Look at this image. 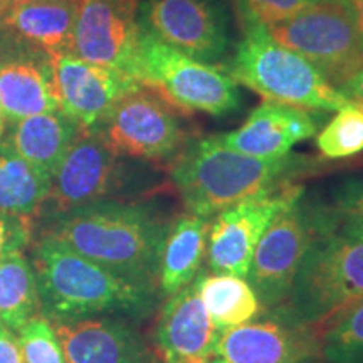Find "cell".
Masks as SVG:
<instances>
[{
    "instance_id": "1",
    "label": "cell",
    "mask_w": 363,
    "mask_h": 363,
    "mask_svg": "<svg viewBox=\"0 0 363 363\" xmlns=\"http://www.w3.org/2000/svg\"><path fill=\"white\" fill-rule=\"evenodd\" d=\"M170 224L150 203L106 199L54 214L44 234L121 278L158 288Z\"/></svg>"
},
{
    "instance_id": "2",
    "label": "cell",
    "mask_w": 363,
    "mask_h": 363,
    "mask_svg": "<svg viewBox=\"0 0 363 363\" xmlns=\"http://www.w3.org/2000/svg\"><path fill=\"white\" fill-rule=\"evenodd\" d=\"M40 315L54 325L99 316L143 321L160 306V289L135 283L62 246L51 235L35 240L30 257Z\"/></svg>"
},
{
    "instance_id": "3",
    "label": "cell",
    "mask_w": 363,
    "mask_h": 363,
    "mask_svg": "<svg viewBox=\"0 0 363 363\" xmlns=\"http://www.w3.org/2000/svg\"><path fill=\"white\" fill-rule=\"evenodd\" d=\"M311 169L308 157L261 160L227 148L216 135L189 140L172 162L170 179L189 214L211 219L247 199L294 185Z\"/></svg>"
},
{
    "instance_id": "4",
    "label": "cell",
    "mask_w": 363,
    "mask_h": 363,
    "mask_svg": "<svg viewBox=\"0 0 363 363\" xmlns=\"http://www.w3.org/2000/svg\"><path fill=\"white\" fill-rule=\"evenodd\" d=\"M363 299V229L335 222L315 235L284 305L272 313L321 333Z\"/></svg>"
},
{
    "instance_id": "5",
    "label": "cell",
    "mask_w": 363,
    "mask_h": 363,
    "mask_svg": "<svg viewBox=\"0 0 363 363\" xmlns=\"http://www.w3.org/2000/svg\"><path fill=\"white\" fill-rule=\"evenodd\" d=\"M239 16L244 35L224 66L229 78L261 94L266 101L301 110L338 111L350 103L306 59L276 43L242 2Z\"/></svg>"
},
{
    "instance_id": "6",
    "label": "cell",
    "mask_w": 363,
    "mask_h": 363,
    "mask_svg": "<svg viewBox=\"0 0 363 363\" xmlns=\"http://www.w3.org/2000/svg\"><path fill=\"white\" fill-rule=\"evenodd\" d=\"M133 76L185 115L224 116L240 106L239 86L224 71L177 51L143 29Z\"/></svg>"
},
{
    "instance_id": "7",
    "label": "cell",
    "mask_w": 363,
    "mask_h": 363,
    "mask_svg": "<svg viewBox=\"0 0 363 363\" xmlns=\"http://www.w3.org/2000/svg\"><path fill=\"white\" fill-rule=\"evenodd\" d=\"M338 222L333 207L308 199L305 192L272 219L257 242L246 276L262 310L284 305L294 276L315 235Z\"/></svg>"
},
{
    "instance_id": "8",
    "label": "cell",
    "mask_w": 363,
    "mask_h": 363,
    "mask_svg": "<svg viewBox=\"0 0 363 363\" xmlns=\"http://www.w3.org/2000/svg\"><path fill=\"white\" fill-rule=\"evenodd\" d=\"M266 29L338 91L363 69V39L343 0H326Z\"/></svg>"
},
{
    "instance_id": "9",
    "label": "cell",
    "mask_w": 363,
    "mask_h": 363,
    "mask_svg": "<svg viewBox=\"0 0 363 363\" xmlns=\"http://www.w3.org/2000/svg\"><path fill=\"white\" fill-rule=\"evenodd\" d=\"M94 130L121 157L145 162H174L190 140L180 111L143 86L118 99Z\"/></svg>"
},
{
    "instance_id": "10",
    "label": "cell",
    "mask_w": 363,
    "mask_h": 363,
    "mask_svg": "<svg viewBox=\"0 0 363 363\" xmlns=\"http://www.w3.org/2000/svg\"><path fill=\"white\" fill-rule=\"evenodd\" d=\"M131 180L123 157L96 130H81L51 175L52 216L123 192Z\"/></svg>"
},
{
    "instance_id": "11",
    "label": "cell",
    "mask_w": 363,
    "mask_h": 363,
    "mask_svg": "<svg viewBox=\"0 0 363 363\" xmlns=\"http://www.w3.org/2000/svg\"><path fill=\"white\" fill-rule=\"evenodd\" d=\"M138 21L153 38L207 65L229 51V17L220 0H142Z\"/></svg>"
},
{
    "instance_id": "12",
    "label": "cell",
    "mask_w": 363,
    "mask_h": 363,
    "mask_svg": "<svg viewBox=\"0 0 363 363\" xmlns=\"http://www.w3.org/2000/svg\"><path fill=\"white\" fill-rule=\"evenodd\" d=\"M305 192L301 185H289L266 195L247 199L216 214L208 222L206 259L214 274L246 278L254 251L272 219Z\"/></svg>"
},
{
    "instance_id": "13",
    "label": "cell",
    "mask_w": 363,
    "mask_h": 363,
    "mask_svg": "<svg viewBox=\"0 0 363 363\" xmlns=\"http://www.w3.org/2000/svg\"><path fill=\"white\" fill-rule=\"evenodd\" d=\"M138 12L140 0H79L71 54L133 76Z\"/></svg>"
},
{
    "instance_id": "14",
    "label": "cell",
    "mask_w": 363,
    "mask_h": 363,
    "mask_svg": "<svg viewBox=\"0 0 363 363\" xmlns=\"http://www.w3.org/2000/svg\"><path fill=\"white\" fill-rule=\"evenodd\" d=\"M57 110L52 56L0 30V111L6 123Z\"/></svg>"
},
{
    "instance_id": "15",
    "label": "cell",
    "mask_w": 363,
    "mask_h": 363,
    "mask_svg": "<svg viewBox=\"0 0 363 363\" xmlns=\"http://www.w3.org/2000/svg\"><path fill=\"white\" fill-rule=\"evenodd\" d=\"M52 69L61 110L81 130L96 128L118 99L142 88L133 76L93 65L71 52L54 54Z\"/></svg>"
},
{
    "instance_id": "16",
    "label": "cell",
    "mask_w": 363,
    "mask_h": 363,
    "mask_svg": "<svg viewBox=\"0 0 363 363\" xmlns=\"http://www.w3.org/2000/svg\"><path fill=\"white\" fill-rule=\"evenodd\" d=\"M321 355V333L271 313L220 331L214 357L225 363H299Z\"/></svg>"
},
{
    "instance_id": "17",
    "label": "cell",
    "mask_w": 363,
    "mask_h": 363,
    "mask_svg": "<svg viewBox=\"0 0 363 363\" xmlns=\"http://www.w3.org/2000/svg\"><path fill=\"white\" fill-rule=\"evenodd\" d=\"M54 328L66 363H163L155 347L125 318H89Z\"/></svg>"
},
{
    "instance_id": "18",
    "label": "cell",
    "mask_w": 363,
    "mask_h": 363,
    "mask_svg": "<svg viewBox=\"0 0 363 363\" xmlns=\"http://www.w3.org/2000/svg\"><path fill=\"white\" fill-rule=\"evenodd\" d=\"M220 331L192 283L163 303L153 331V347L163 363H207L214 358Z\"/></svg>"
},
{
    "instance_id": "19",
    "label": "cell",
    "mask_w": 363,
    "mask_h": 363,
    "mask_svg": "<svg viewBox=\"0 0 363 363\" xmlns=\"http://www.w3.org/2000/svg\"><path fill=\"white\" fill-rule=\"evenodd\" d=\"M316 133L318 126L306 110L264 101L247 116L240 128L217 136L227 148L244 155L276 160L289 155L294 145Z\"/></svg>"
},
{
    "instance_id": "20",
    "label": "cell",
    "mask_w": 363,
    "mask_h": 363,
    "mask_svg": "<svg viewBox=\"0 0 363 363\" xmlns=\"http://www.w3.org/2000/svg\"><path fill=\"white\" fill-rule=\"evenodd\" d=\"M79 0L12 4L0 16V30L49 56L71 52Z\"/></svg>"
},
{
    "instance_id": "21",
    "label": "cell",
    "mask_w": 363,
    "mask_h": 363,
    "mask_svg": "<svg viewBox=\"0 0 363 363\" xmlns=\"http://www.w3.org/2000/svg\"><path fill=\"white\" fill-rule=\"evenodd\" d=\"M208 222L207 217L189 212L172 220L158 272V289L163 296H172L192 284L201 272L207 251Z\"/></svg>"
},
{
    "instance_id": "22",
    "label": "cell",
    "mask_w": 363,
    "mask_h": 363,
    "mask_svg": "<svg viewBox=\"0 0 363 363\" xmlns=\"http://www.w3.org/2000/svg\"><path fill=\"white\" fill-rule=\"evenodd\" d=\"M79 131L72 118L57 110L16 121L6 140L22 158L52 175Z\"/></svg>"
},
{
    "instance_id": "23",
    "label": "cell",
    "mask_w": 363,
    "mask_h": 363,
    "mask_svg": "<svg viewBox=\"0 0 363 363\" xmlns=\"http://www.w3.org/2000/svg\"><path fill=\"white\" fill-rule=\"evenodd\" d=\"M51 175L38 169L7 140L0 142V211L33 219L48 201Z\"/></svg>"
},
{
    "instance_id": "24",
    "label": "cell",
    "mask_w": 363,
    "mask_h": 363,
    "mask_svg": "<svg viewBox=\"0 0 363 363\" xmlns=\"http://www.w3.org/2000/svg\"><path fill=\"white\" fill-rule=\"evenodd\" d=\"M194 284L203 306L219 330L249 323L262 311L259 298L244 278L233 274L199 272Z\"/></svg>"
},
{
    "instance_id": "25",
    "label": "cell",
    "mask_w": 363,
    "mask_h": 363,
    "mask_svg": "<svg viewBox=\"0 0 363 363\" xmlns=\"http://www.w3.org/2000/svg\"><path fill=\"white\" fill-rule=\"evenodd\" d=\"M40 310L38 281L29 259L16 252L0 261V323L19 330Z\"/></svg>"
},
{
    "instance_id": "26",
    "label": "cell",
    "mask_w": 363,
    "mask_h": 363,
    "mask_svg": "<svg viewBox=\"0 0 363 363\" xmlns=\"http://www.w3.org/2000/svg\"><path fill=\"white\" fill-rule=\"evenodd\" d=\"M321 358L326 363H363V299L321 331Z\"/></svg>"
},
{
    "instance_id": "27",
    "label": "cell",
    "mask_w": 363,
    "mask_h": 363,
    "mask_svg": "<svg viewBox=\"0 0 363 363\" xmlns=\"http://www.w3.org/2000/svg\"><path fill=\"white\" fill-rule=\"evenodd\" d=\"M316 147L328 160H340L363 152V110L352 101L340 108L316 135Z\"/></svg>"
},
{
    "instance_id": "28",
    "label": "cell",
    "mask_w": 363,
    "mask_h": 363,
    "mask_svg": "<svg viewBox=\"0 0 363 363\" xmlns=\"http://www.w3.org/2000/svg\"><path fill=\"white\" fill-rule=\"evenodd\" d=\"M17 331L26 363H66L56 328L44 315L38 313Z\"/></svg>"
},
{
    "instance_id": "29",
    "label": "cell",
    "mask_w": 363,
    "mask_h": 363,
    "mask_svg": "<svg viewBox=\"0 0 363 363\" xmlns=\"http://www.w3.org/2000/svg\"><path fill=\"white\" fill-rule=\"evenodd\" d=\"M331 207L342 224L363 229V179L342 182L335 189Z\"/></svg>"
},
{
    "instance_id": "30",
    "label": "cell",
    "mask_w": 363,
    "mask_h": 363,
    "mask_svg": "<svg viewBox=\"0 0 363 363\" xmlns=\"http://www.w3.org/2000/svg\"><path fill=\"white\" fill-rule=\"evenodd\" d=\"M30 233H33L30 219L0 211V261L11 254L24 251L30 242Z\"/></svg>"
},
{
    "instance_id": "31",
    "label": "cell",
    "mask_w": 363,
    "mask_h": 363,
    "mask_svg": "<svg viewBox=\"0 0 363 363\" xmlns=\"http://www.w3.org/2000/svg\"><path fill=\"white\" fill-rule=\"evenodd\" d=\"M262 24H272L326 0H240Z\"/></svg>"
},
{
    "instance_id": "32",
    "label": "cell",
    "mask_w": 363,
    "mask_h": 363,
    "mask_svg": "<svg viewBox=\"0 0 363 363\" xmlns=\"http://www.w3.org/2000/svg\"><path fill=\"white\" fill-rule=\"evenodd\" d=\"M0 363H26L19 340L12 333V330L2 323H0Z\"/></svg>"
},
{
    "instance_id": "33",
    "label": "cell",
    "mask_w": 363,
    "mask_h": 363,
    "mask_svg": "<svg viewBox=\"0 0 363 363\" xmlns=\"http://www.w3.org/2000/svg\"><path fill=\"white\" fill-rule=\"evenodd\" d=\"M340 93L343 94L348 101H352L357 106H360L363 110V69L353 78L347 86H343L340 89Z\"/></svg>"
},
{
    "instance_id": "34",
    "label": "cell",
    "mask_w": 363,
    "mask_h": 363,
    "mask_svg": "<svg viewBox=\"0 0 363 363\" xmlns=\"http://www.w3.org/2000/svg\"><path fill=\"white\" fill-rule=\"evenodd\" d=\"M345 6L350 11L353 21H355L358 33L363 39V0H343Z\"/></svg>"
},
{
    "instance_id": "35",
    "label": "cell",
    "mask_w": 363,
    "mask_h": 363,
    "mask_svg": "<svg viewBox=\"0 0 363 363\" xmlns=\"http://www.w3.org/2000/svg\"><path fill=\"white\" fill-rule=\"evenodd\" d=\"M299 363H326L323 358H321V355H318V357H311V358H306V360H303V362H299Z\"/></svg>"
},
{
    "instance_id": "36",
    "label": "cell",
    "mask_w": 363,
    "mask_h": 363,
    "mask_svg": "<svg viewBox=\"0 0 363 363\" xmlns=\"http://www.w3.org/2000/svg\"><path fill=\"white\" fill-rule=\"evenodd\" d=\"M4 128H6V120H4L2 111H0V138H2V135H4Z\"/></svg>"
},
{
    "instance_id": "37",
    "label": "cell",
    "mask_w": 363,
    "mask_h": 363,
    "mask_svg": "<svg viewBox=\"0 0 363 363\" xmlns=\"http://www.w3.org/2000/svg\"><path fill=\"white\" fill-rule=\"evenodd\" d=\"M21 2H34V0H6V7L12 6V4H21Z\"/></svg>"
},
{
    "instance_id": "38",
    "label": "cell",
    "mask_w": 363,
    "mask_h": 363,
    "mask_svg": "<svg viewBox=\"0 0 363 363\" xmlns=\"http://www.w3.org/2000/svg\"><path fill=\"white\" fill-rule=\"evenodd\" d=\"M207 363H225V362H224V360H220V358L214 357V358H211V360H208Z\"/></svg>"
},
{
    "instance_id": "39",
    "label": "cell",
    "mask_w": 363,
    "mask_h": 363,
    "mask_svg": "<svg viewBox=\"0 0 363 363\" xmlns=\"http://www.w3.org/2000/svg\"><path fill=\"white\" fill-rule=\"evenodd\" d=\"M4 9H6V0H0V16H2Z\"/></svg>"
}]
</instances>
